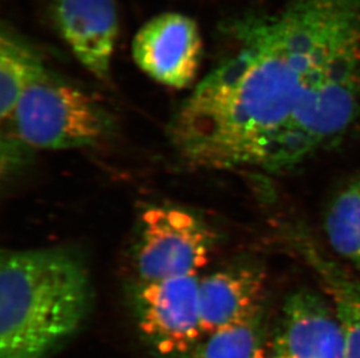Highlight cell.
<instances>
[{
	"label": "cell",
	"mask_w": 360,
	"mask_h": 358,
	"mask_svg": "<svg viewBox=\"0 0 360 358\" xmlns=\"http://www.w3.org/2000/svg\"><path fill=\"white\" fill-rule=\"evenodd\" d=\"M237 51L168 128L195 168H295L343 138L360 112V0H290L229 27Z\"/></svg>",
	"instance_id": "1"
},
{
	"label": "cell",
	"mask_w": 360,
	"mask_h": 358,
	"mask_svg": "<svg viewBox=\"0 0 360 358\" xmlns=\"http://www.w3.org/2000/svg\"><path fill=\"white\" fill-rule=\"evenodd\" d=\"M81 257L65 248L7 251L0 260V358H47L91 307Z\"/></svg>",
	"instance_id": "2"
},
{
	"label": "cell",
	"mask_w": 360,
	"mask_h": 358,
	"mask_svg": "<svg viewBox=\"0 0 360 358\" xmlns=\"http://www.w3.org/2000/svg\"><path fill=\"white\" fill-rule=\"evenodd\" d=\"M8 121L18 142L39 150L95 145L112 124L95 99L47 70L25 90Z\"/></svg>",
	"instance_id": "3"
},
{
	"label": "cell",
	"mask_w": 360,
	"mask_h": 358,
	"mask_svg": "<svg viewBox=\"0 0 360 358\" xmlns=\"http://www.w3.org/2000/svg\"><path fill=\"white\" fill-rule=\"evenodd\" d=\"M198 276L136 283L132 310L136 331L159 358H191L205 338Z\"/></svg>",
	"instance_id": "4"
},
{
	"label": "cell",
	"mask_w": 360,
	"mask_h": 358,
	"mask_svg": "<svg viewBox=\"0 0 360 358\" xmlns=\"http://www.w3.org/2000/svg\"><path fill=\"white\" fill-rule=\"evenodd\" d=\"M134 253L138 283L198 276L210 260L214 234L196 214L180 207L147 208Z\"/></svg>",
	"instance_id": "5"
},
{
	"label": "cell",
	"mask_w": 360,
	"mask_h": 358,
	"mask_svg": "<svg viewBox=\"0 0 360 358\" xmlns=\"http://www.w3.org/2000/svg\"><path fill=\"white\" fill-rule=\"evenodd\" d=\"M203 41L198 22L167 12L147 21L132 41V56L141 72L159 84L184 88L198 76Z\"/></svg>",
	"instance_id": "6"
},
{
	"label": "cell",
	"mask_w": 360,
	"mask_h": 358,
	"mask_svg": "<svg viewBox=\"0 0 360 358\" xmlns=\"http://www.w3.org/2000/svg\"><path fill=\"white\" fill-rule=\"evenodd\" d=\"M345 338L329 298L308 289L289 294L271 338L272 358H344Z\"/></svg>",
	"instance_id": "7"
},
{
	"label": "cell",
	"mask_w": 360,
	"mask_h": 358,
	"mask_svg": "<svg viewBox=\"0 0 360 358\" xmlns=\"http://www.w3.org/2000/svg\"><path fill=\"white\" fill-rule=\"evenodd\" d=\"M54 15L79 63L96 77H108L120 33L116 0H56Z\"/></svg>",
	"instance_id": "8"
},
{
	"label": "cell",
	"mask_w": 360,
	"mask_h": 358,
	"mask_svg": "<svg viewBox=\"0 0 360 358\" xmlns=\"http://www.w3.org/2000/svg\"><path fill=\"white\" fill-rule=\"evenodd\" d=\"M266 272L258 263H237L200 278L204 334L243 321L264 308Z\"/></svg>",
	"instance_id": "9"
},
{
	"label": "cell",
	"mask_w": 360,
	"mask_h": 358,
	"mask_svg": "<svg viewBox=\"0 0 360 358\" xmlns=\"http://www.w3.org/2000/svg\"><path fill=\"white\" fill-rule=\"evenodd\" d=\"M292 246L313 267L343 326L344 358H360V281L326 255L306 233H289Z\"/></svg>",
	"instance_id": "10"
},
{
	"label": "cell",
	"mask_w": 360,
	"mask_h": 358,
	"mask_svg": "<svg viewBox=\"0 0 360 358\" xmlns=\"http://www.w3.org/2000/svg\"><path fill=\"white\" fill-rule=\"evenodd\" d=\"M46 72L37 51L12 32L0 37V118L10 119L25 90Z\"/></svg>",
	"instance_id": "11"
},
{
	"label": "cell",
	"mask_w": 360,
	"mask_h": 358,
	"mask_svg": "<svg viewBox=\"0 0 360 358\" xmlns=\"http://www.w3.org/2000/svg\"><path fill=\"white\" fill-rule=\"evenodd\" d=\"M191 358H272L265 307L243 321L205 335Z\"/></svg>",
	"instance_id": "12"
},
{
	"label": "cell",
	"mask_w": 360,
	"mask_h": 358,
	"mask_svg": "<svg viewBox=\"0 0 360 358\" xmlns=\"http://www.w3.org/2000/svg\"><path fill=\"white\" fill-rule=\"evenodd\" d=\"M324 230L331 249L360 267V176L331 201Z\"/></svg>",
	"instance_id": "13"
}]
</instances>
